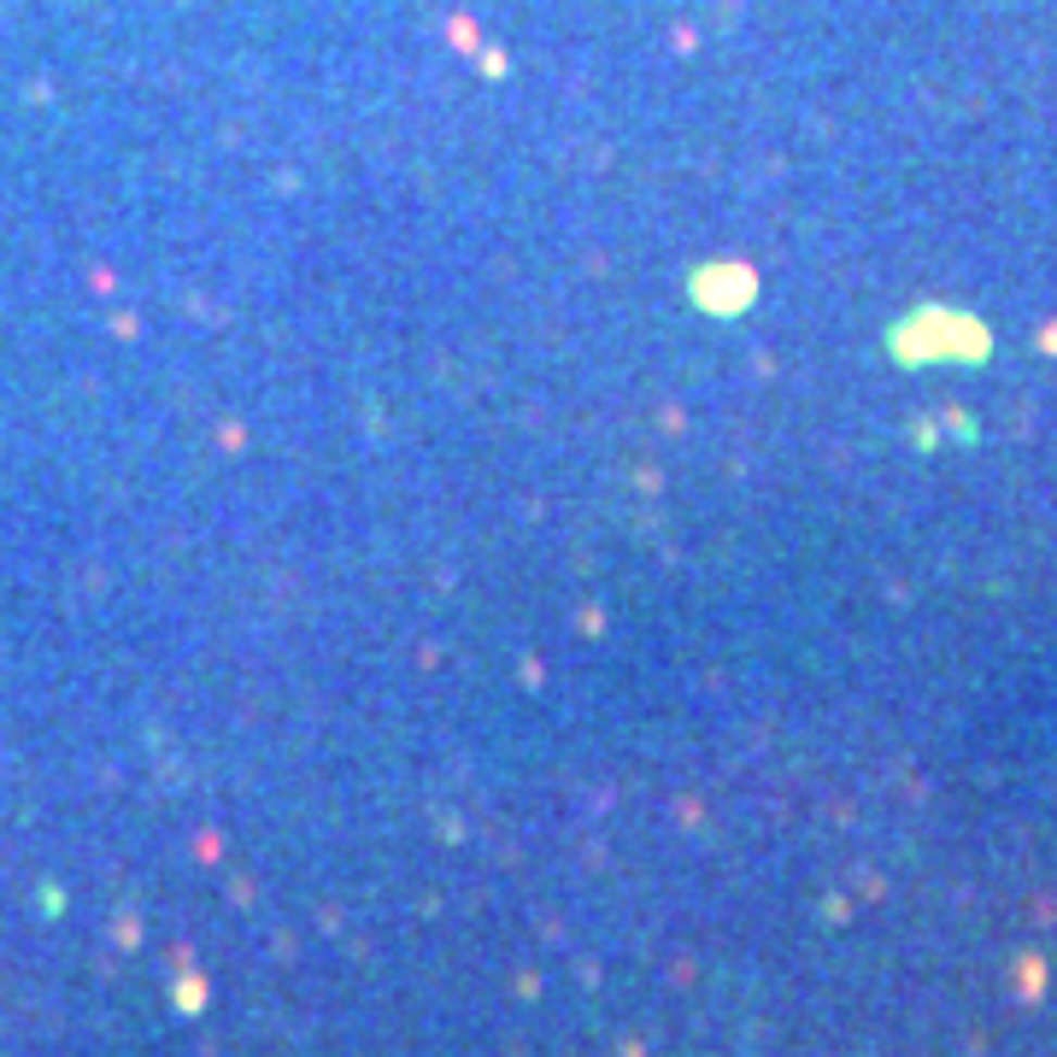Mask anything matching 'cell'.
Segmentation results:
<instances>
[{
    "label": "cell",
    "instance_id": "1",
    "mask_svg": "<svg viewBox=\"0 0 1057 1057\" xmlns=\"http://www.w3.org/2000/svg\"><path fill=\"white\" fill-rule=\"evenodd\" d=\"M200 998H206V987H200V981H183V1010H194Z\"/></svg>",
    "mask_w": 1057,
    "mask_h": 1057
}]
</instances>
